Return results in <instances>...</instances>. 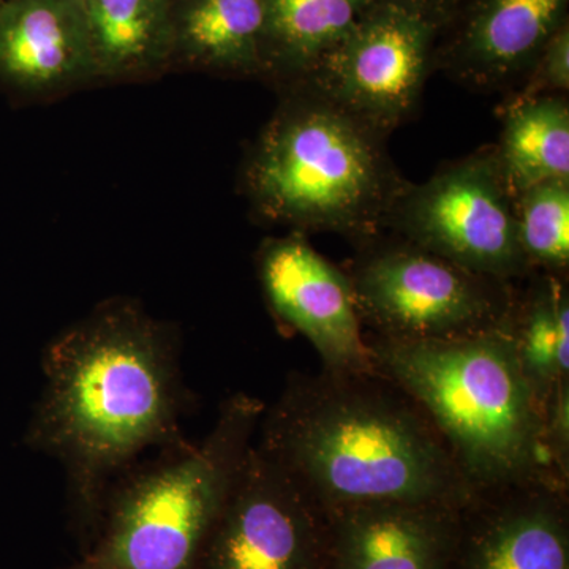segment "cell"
<instances>
[{"mask_svg":"<svg viewBox=\"0 0 569 569\" xmlns=\"http://www.w3.org/2000/svg\"><path fill=\"white\" fill-rule=\"evenodd\" d=\"M440 31L402 0H380L296 88L320 93L388 138L421 103Z\"/></svg>","mask_w":569,"mask_h":569,"instance_id":"obj_8","label":"cell"},{"mask_svg":"<svg viewBox=\"0 0 569 569\" xmlns=\"http://www.w3.org/2000/svg\"><path fill=\"white\" fill-rule=\"evenodd\" d=\"M568 21L569 0H460L433 66L471 91L508 93Z\"/></svg>","mask_w":569,"mask_h":569,"instance_id":"obj_11","label":"cell"},{"mask_svg":"<svg viewBox=\"0 0 569 569\" xmlns=\"http://www.w3.org/2000/svg\"><path fill=\"white\" fill-rule=\"evenodd\" d=\"M387 140L320 93L288 89L247 156L242 189L263 222L365 244L408 183Z\"/></svg>","mask_w":569,"mask_h":569,"instance_id":"obj_4","label":"cell"},{"mask_svg":"<svg viewBox=\"0 0 569 569\" xmlns=\"http://www.w3.org/2000/svg\"><path fill=\"white\" fill-rule=\"evenodd\" d=\"M462 509L388 501L325 512V569H449Z\"/></svg>","mask_w":569,"mask_h":569,"instance_id":"obj_14","label":"cell"},{"mask_svg":"<svg viewBox=\"0 0 569 569\" xmlns=\"http://www.w3.org/2000/svg\"><path fill=\"white\" fill-rule=\"evenodd\" d=\"M347 272L362 325L395 340L456 339L511 318L518 287L468 271L403 241L358 246Z\"/></svg>","mask_w":569,"mask_h":569,"instance_id":"obj_6","label":"cell"},{"mask_svg":"<svg viewBox=\"0 0 569 569\" xmlns=\"http://www.w3.org/2000/svg\"><path fill=\"white\" fill-rule=\"evenodd\" d=\"M520 249L531 271L567 277L569 182L537 183L512 197Z\"/></svg>","mask_w":569,"mask_h":569,"instance_id":"obj_20","label":"cell"},{"mask_svg":"<svg viewBox=\"0 0 569 569\" xmlns=\"http://www.w3.org/2000/svg\"><path fill=\"white\" fill-rule=\"evenodd\" d=\"M97 81L82 0L0 3V91L48 100Z\"/></svg>","mask_w":569,"mask_h":569,"instance_id":"obj_13","label":"cell"},{"mask_svg":"<svg viewBox=\"0 0 569 569\" xmlns=\"http://www.w3.org/2000/svg\"><path fill=\"white\" fill-rule=\"evenodd\" d=\"M97 80L156 77L171 63L173 0H84Z\"/></svg>","mask_w":569,"mask_h":569,"instance_id":"obj_17","label":"cell"},{"mask_svg":"<svg viewBox=\"0 0 569 569\" xmlns=\"http://www.w3.org/2000/svg\"><path fill=\"white\" fill-rule=\"evenodd\" d=\"M82 2H84V0H82Z\"/></svg>","mask_w":569,"mask_h":569,"instance_id":"obj_25","label":"cell"},{"mask_svg":"<svg viewBox=\"0 0 569 569\" xmlns=\"http://www.w3.org/2000/svg\"><path fill=\"white\" fill-rule=\"evenodd\" d=\"M516 293L511 313L520 369L545 407L553 388L569 378V291L567 277L533 272Z\"/></svg>","mask_w":569,"mask_h":569,"instance_id":"obj_19","label":"cell"},{"mask_svg":"<svg viewBox=\"0 0 569 569\" xmlns=\"http://www.w3.org/2000/svg\"><path fill=\"white\" fill-rule=\"evenodd\" d=\"M263 0L173 2L171 63L222 77L263 78Z\"/></svg>","mask_w":569,"mask_h":569,"instance_id":"obj_15","label":"cell"},{"mask_svg":"<svg viewBox=\"0 0 569 569\" xmlns=\"http://www.w3.org/2000/svg\"><path fill=\"white\" fill-rule=\"evenodd\" d=\"M263 80L301 86L380 0H263Z\"/></svg>","mask_w":569,"mask_h":569,"instance_id":"obj_16","label":"cell"},{"mask_svg":"<svg viewBox=\"0 0 569 569\" xmlns=\"http://www.w3.org/2000/svg\"><path fill=\"white\" fill-rule=\"evenodd\" d=\"M253 445L323 512L478 497L425 411L377 372L290 373Z\"/></svg>","mask_w":569,"mask_h":569,"instance_id":"obj_2","label":"cell"},{"mask_svg":"<svg viewBox=\"0 0 569 569\" xmlns=\"http://www.w3.org/2000/svg\"><path fill=\"white\" fill-rule=\"evenodd\" d=\"M545 447L550 466L561 481H569V378L560 380L542 407Z\"/></svg>","mask_w":569,"mask_h":569,"instance_id":"obj_22","label":"cell"},{"mask_svg":"<svg viewBox=\"0 0 569 569\" xmlns=\"http://www.w3.org/2000/svg\"><path fill=\"white\" fill-rule=\"evenodd\" d=\"M385 228L501 282H523L533 274L520 249L515 201L493 144L445 164L426 182H408Z\"/></svg>","mask_w":569,"mask_h":569,"instance_id":"obj_7","label":"cell"},{"mask_svg":"<svg viewBox=\"0 0 569 569\" xmlns=\"http://www.w3.org/2000/svg\"><path fill=\"white\" fill-rule=\"evenodd\" d=\"M2 2H3V0H0V3H2Z\"/></svg>","mask_w":569,"mask_h":569,"instance_id":"obj_24","label":"cell"},{"mask_svg":"<svg viewBox=\"0 0 569 569\" xmlns=\"http://www.w3.org/2000/svg\"><path fill=\"white\" fill-rule=\"evenodd\" d=\"M266 403L234 392L208 436L153 452L116 479L99 530L62 569H194L252 448Z\"/></svg>","mask_w":569,"mask_h":569,"instance_id":"obj_5","label":"cell"},{"mask_svg":"<svg viewBox=\"0 0 569 569\" xmlns=\"http://www.w3.org/2000/svg\"><path fill=\"white\" fill-rule=\"evenodd\" d=\"M373 369L406 392L443 438L477 496L553 481L542 408L520 369L511 318L443 340L366 337Z\"/></svg>","mask_w":569,"mask_h":569,"instance_id":"obj_3","label":"cell"},{"mask_svg":"<svg viewBox=\"0 0 569 569\" xmlns=\"http://www.w3.org/2000/svg\"><path fill=\"white\" fill-rule=\"evenodd\" d=\"M326 516L254 448L194 569H325Z\"/></svg>","mask_w":569,"mask_h":569,"instance_id":"obj_9","label":"cell"},{"mask_svg":"<svg viewBox=\"0 0 569 569\" xmlns=\"http://www.w3.org/2000/svg\"><path fill=\"white\" fill-rule=\"evenodd\" d=\"M449 569H569L568 488L537 481L475 498Z\"/></svg>","mask_w":569,"mask_h":569,"instance_id":"obj_12","label":"cell"},{"mask_svg":"<svg viewBox=\"0 0 569 569\" xmlns=\"http://www.w3.org/2000/svg\"><path fill=\"white\" fill-rule=\"evenodd\" d=\"M41 372L24 445L62 467L69 526L82 552L116 479L187 441L182 421L193 402L181 336L140 302L110 299L44 347Z\"/></svg>","mask_w":569,"mask_h":569,"instance_id":"obj_1","label":"cell"},{"mask_svg":"<svg viewBox=\"0 0 569 569\" xmlns=\"http://www.w3.org/2000/svg\"><path fill=\"white\" fill-rule=\"evenodd\" d=\"M496 156L512 197L537 183L569 182L568 96L505 97Z\"/></svg>","mask_w":569,"mask_h":569,"instance_id":"obj_18","label":"cell"},{"mask_svg":"<svg viewBox=\"0 0 569 569\" xmlns=\"http://www.w3.org/2000/svg\"><path fill=\"white\" fill-rule=\"evenodd\" d=\"M257 274L277 325L305 336L323 370L376 372L350 277L317 252L306 234L266 239L257 252Z\"/></svg>","mask_w":569,"mask_h":569,"instance_id":"obj_10","label":"cell"},{"mask_svg":"<svg viewBox=\"0 0 569 569\" xmlns=\"http://www.w3.org/2000/svg\"><path fill=\"white\" fill-rule=\"evenodd\" d=\"M402 2L421 11L443 29L455 10L458 9L460 0H402Z\"/></svg>","mask_w":569,"mask_h":569,"instance_id":"obj_23","label":"cell"},{"mask_svg":"<svg viewBox=\"0 0 569 569\" xmlns=\"http://www.w3.org/2000/svg\"><path fill=\"white\" fill-rule=\"evenodd\" d=\"M569 92V21L550 37L539 52L529 73L518 88L507 93L516 99L541 96H568Z\"/></svg>","mask_w":569,"mask_h":569,"instance_id":"obj_21","label":"cell"}]
</instances>
